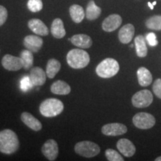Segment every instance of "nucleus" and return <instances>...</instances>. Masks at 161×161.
Returning a JSON list of instances; mask_svg holds the SVG:
<instances>
[{
	"instance_id": "30",
	"label": "nucleus",
	"mask_w": 161,
	"mask_h": 161,
	"mask_svg": "<svg viewBox=\"0 0 161 161\" xmlns=\"http://www.w3.org/2000/svg\"><path fill=\"white\" fill-rule=\"evenodd\" d=\"M34 86V84H32L31 78L29 76L25 75L22 78L21 81H20V88L23 90V92H27L29 91L30 89H31L32 86Z\"/></svg>"
},
{
	"instance_id": "6",
	"label": "nucleus",
	"mask_w": 161,
	"mask_h": 161,
	"mask_svg": "<svg viewBox=\"0 0 161 161\" xmlns=\"http://www.w3.org/2000/svg\"><path fill=\"white\" fill-rule=\"evenodd\" d=\"M133 123L140 129H149L155 125L156 120L154 116L151 114L145 112L138 113L133 117Z\"/></svg>"
},
{
	"instance_id": "18",
	"label": "nucleus",
	"mask_w": 161,
	"mask_h": 161,
	"mask_svg": "<svg viewBox=\"0 0 161 161\" xmlns=\"http://www.w3.org/2000/svg\"><path fill=\"white\" fill-rule=\"evenodd\" d=\"M21 120L25 125L26 126L29 127L31 130H35V131H39L42 129L41 122H40L37 119H36L32 114L28 112H23L21 114Z\"/></svg>"
},
{
	"instance_id": "14",
	"label": "nucleus",
	"mask_w": 161,
	"mask_h": 161,
	"mask_svg": "<svg viewBox=\"0 0 161 161\" xmlns=\"http://www.w3.org/2000/svg\"><path fill=\"white\" fill-rule=\"evenodd\" d=\"M46 72L39 66L33 67L30 71L29 77L31 78L32 84L34 86H40L46 83Z\"/></svg>"
},
{
	"instance_id": "5",
	"label": "nucleus",
	"mask_w": 161,
	"mask_h": 161,
	"mask_svg": "<svg viewBox=\"0 0 161 161\" xmlns=\"http://www.w3.org/2000/svg\"><path fill=\"white\" fill-rule=\"evenodd\" d=\"M74 150L78 155L84 158H93L100 152V147L98 144L91 141L84 140L78 142L74 147Z\"/></svg>"
},
{
	"instance_id": "12",
	"label": "nucleus",
	"mask_w": 161,
	"mask_h": 161,
	"mask_svg": "<svg viewBox=\"0 0 161 161\" xmlns=\"http://www.w3.org/2000/svg\"><path fill=\"white\" fill-rule=\"evenodd\" d=\"M122 19L119 14H111L105 18L102 23V29L106 32L115 31L121 25Z\"/></svg>"
},
{
	"instance_id": "34",
	"label": "nucleus",
	"mask_w": 161,
	"mask_h": 161,
	"mask_svg": "<svg viewBox=\"0 0 161 161\" xmlns=\"http://www.w3.org/2000/svg\"><path fill=\"white\" fill-rule=\"evenodd\" d=\"M148 5L149 6V8H150L152 9V10L153 8H154V5H153L151 3H149V2H148Z\"/></svg>"
},
{
	"instance_id": "7",
	"label": "nucleus",
	"mask_w": 161,
	"mask_h": 161,
	"mask_svg": "<svg viewBox=\"0 0 161 161\" xmlns=\"http://www.w3.org/2000/svg\"><path fill=\"white\" fill-rule=\"evenodd\" d=\"M132 104L135 108H145L150 106L153 102V95L148 90H142L136 92L131 98Z\"/></svg>"
},
{
	"instance_id": "11",
	"label": "nucleus",
	"mask_w": 161,
	"mask_h": 161,
	"mask_svg": "<svg viewBox=\"0 0 161 161\" xmlns=\"http://www.w3.org/2000/svg\"><path fill=\"white\" fill-rule=\"evenodd\" d=\"M116 147L119 152L127 158H130L136 152V147L134 143L130 140L125 138L120 139L116 143Z\"/></svg>"
},
{
	"instance_id": "31",
	"label": "nucleus",
	"mask_w": 161,
	"mask_h": 161,
	"mask_svg": "<svg viewBox=\"0 0 161 161\" xmlns=\"http://www.w3.org/2000/svg\"><path fill=\"white\" fill-rule=\"evenodd\" d=\"M152 90L154 93L155 94L157 97L161 99V79L160 78H158L154 80V84H153Z\"/></svg>"
},
{
	"instance_id": "27",
	"label": "nucleus",
	"mask_w": 161,
	"mask_h": 161,
	"mask_svg": "<svg viewBox=\"0 0 161 161\" xmlns=\"http://www.w3.org/2000/svg\"><path fill=\"white\" fill-rule=\"evenodd\" d=\"M146 25L149 29L160 31L161 30V16L154 15L148 18L146 22Z\"/></svg>"
},
{
	"instance_id": "3",
	"label": "nucleus",
	"mask_w": 161,
	"mask_h": 161,
	"mask_svg": "<svg viewBox=\"0 0 161 161\" xmlns=\"http://www.w3.org/2000/svg\"><path fill=\"white\" fill-rule=\"evenodd\" d=\"M64 109V103L58 98H51L44 100L40 104V112L45 117H55L60 115Z\"/></svg>"
},
{
	"instance_id": "36",
	"label": "nucleus",
	"mask_w": 161,
	"mask_h": 161,
	"mask_svg": "<svg viewBox=\"0 0 161 161\" xmlns=\"http://www.w3.org/2000/svg\"><path fill=\"white\" fill-rule=\"evenodd\" d=\"M156 4H157V2H155V1H154V3H152V5H156Z\"/></svg>"
},
{
	"instance_id": "29",
	"label": "nucleus",
	"mask_w": 161,
	"mask_h": 161,
	"mask_svg": "<svg viewBox=\"0 0 161 161\" xmlns=\"http://www.w3.org/2000/svg\"><path fill=\"white\" fill-rule=\"evenodd\" d=\"M28 8L31 12L40 11L43 8V2L42 0H29L27 3Z\"/></svg>"
},
{
	"instance_id": "25",
	"label": "nucleus",
	"mask_w": 161,
	"mask_h": 161,
	"mask_svg": "<svg viewBox=\"0 0 161 161\" xmlns=\"http://www.w3.org/2000/svg\"><path fill=\"white\" fill-rule=\"evenodd\" d=\"M69 14L72 19L75 23H81L85 17V13L83 8L78 5H72L69 8Z\"/></svg>"
},
{
	"instance_id": "19",
	"label": "nucleus",
	"mask_w": 161,
	"mask_h": 161,
	"mask_svg": "<svg viewBox=\"0 0 161 161\" xmlns=\"http://www.w3.org/2000/svg\"><path fill=\"white\" fill-rule=\"evenodd\" d=\"M50 90L52 93L57 95H68L71 92V87L66 82L58 80L52 84Z\"/></svg>"
},
{
	"instance_id": "4",
	"label": "nucleus",
	"mask_w": 161,
	"mask_h": 161,
	"mask_svg": "<svg viewBox=\"0 0 161 161\" xmlns=\"http://www.w3.org/2000/svg\"><path fill=\"white\" fill-rule=\"evenodd\" d=\"M119 63L114 58H106L102 60L96 66V72L101 78H110L114 77L119 72Z\"/></svg>"
},
{
	"instance_id": "17",
	"label": "nucleus",
	"mask_w": 161,
	"mask_h": 161,
	"mask_svg": "<svg viewBox=\"0 0 161 161\" xmlns=\"http://www.w3.org/2000/svg\"><path fill=\"white\" fill-rule=\"evenodd\" d=\"M71 43L80 49H89L92 45V40L89 35L78 34L70 38Z\"/></svg>"
},
{
	"instance_id": "15",
	"label": "nucleus",
	"mask_w": 161,
	"mask_h": 161,
	"mask_svg": "<svg viewBox=\"0 0 161 161\" xmlns=\"http://www.w3.org/2000/svg\"><path fill=\"white\" fill-rule=\"evenodd\" d=\"M135 33V29L132 24H126L119 31V40L122 43L128 44L131 41Z\"/></svg>"
},
{
	"instance_id": "16",
	"label": "nucleus",
	"mask_w": 161,
	"mask_h": 161,
	"mask_svg": "<svg viewBox=\"0 0 161 161\" xmlns=\"http://www.w3.org/2000/svg\"><path fill=\"white\" fill-rule=\"evenodd\" d=\"M28 26L34 33L40 36H47L49 31L47 26L39 19H31L28 23Z\"/></svg>"
},
{
	"instance_id": "10",
	"label": "nucleus",
	"mask_w": 161,
	"mask_h": 161,
	"mask_svg": "<svg viewBox=\"0 0 161 161\" xmlns=\"http://www.w3.org/2000/svg\"><path fill=\"white\" fill-rule=\"evenodd\" d=\"M127 130H128L127 127L125 125L119 123V122L104 125L102 128V134L106 136H120L125 134Z\"/></svg>"
},
{
	"instance_id": "24",
	"label": "nucleus",
	"mask_w": 161,
	"mask_h": 161,
	"mask_svg": "<svg viewBox=\"0 0 161 161\" xmlns=\"http://www.w3.org/2000/svg\"><path fill=\"white\" fill-rule=\"evenodd\" d=\"M60 68H61V64L60 61L55 58H51L48 60L47 65H46V75L49 78H54L55 75H57L58 72L60 71Z\"/></svg>"
},
{
	"instance_id": "21",
	"label": "nucleus",
	"mask_w": 161,
	"mask_h": 161,
	"mask_svg": "<svg viewBox=\"0 0 161 161\" xmlns=\"http://www.w3.org/2000/svg\"><path fill=\"white\" fill-rule=\"evenodd\" d=\"M51 32L52 36L57 39H61L66 35V30L64 29V23L60 18H56L52 22Z\"/></svg>"
},
{
	"instance_id": "32",
	"label": "nucleus",
	"mask_w": 161,
	"mask_h": 161,
	"mask_svg": "<svg viewBox=\"0 0 161 161\" xmlns=\"http://www.w3.org/2000/svg\"><path fill=\"white\" fill-rule=\"evenodd\" d=\"M146 40L151 46H156L158 44L155 34L153 33V32H150L146 35Z\"/></svg>"
},
{
	"instance_id": "1",
	"label": "nucleus",
	"mask_w": 161,
	"mask_h": 161,
	"mask_svg": "<svg viewBox=\"0 0 161 161\" xmlns=\"http://www.w3.org/2000/svg\"><path fill=\"white\" fill-rule=\"evenodd\" d=\"M19 148V139L14 130L5 129L0 131V152L11 154L17 152Z\"/></svg>"
},
{
	"instance_id": "22",
	"label": "nucleus",
	"mask_w": 161,
	"mask_h": 161,
	"mask_svg": "<svg viewBox=\"0 0 161 161\" xmlns=\"http://www.w3.org/2000/svg\"><path fill=\"white\" fill-rule=\"evenodd\" d=\"M134 45L136 48V55L140 58H145L148 54V48L146 41L142 35L136 36L134 39Z\"/></svg>"
},
{
	"instance_id": "13",
	"label": "nucleus",
	"mask_w": 161,
	"mask_h": 161,
	"mask_svg": "<svg viewBox=\"0 0 161 161\" xmlns=\"http://www.w3.org/2000/svg\"><path fill=\"white\" fill-rule=\"evenodd\" d=\"M23 44L26 49L32 52H37L43 46V40L38 36L28 35L24 38Z\"/></svg>"
},
{
	"instance_id": "33",
	"label": "nucleus",
	"mask_w": 161,
	"mask_h": 161,
	"mask_svg": "<svg viewBox=\"0 0 161 161\" xmlns=\"http://www.w3.org/2000/svg\"><path fill=\"white\" fill-rule=\"evenodd\" d=\"M8 18V11L3 5H0V26L5 23Z\"/></svg>"
},
{
	"instance_id": "35",
	"label": "nucleus",
	"mask_w": 161,
	"mask_h": 161,
	"mask_svg": "<svg viewBox=\"0 0 161 161\" xmlns=\"http://www.w3.org/2000/svg\"><path fill=\"white\" fill-rule=\"evenodd\" d=\"M155 161H161V156L158 157V158H157L155 159Z\"/></svg>"
},
{
	"instance_id": "20",
	"label": "nucleus",
	"mask_w": 161,
	"mask_h": 161,
	"mask_svg": "<svg viewBox=\"0 0 161 161\" xmlns=\"http://www.w3.org/2000/svg\"><path fill=\"white\" fill-rule=\"evenodd\" d=\"M138 82L141 86H148L152 82V75L146 67L139 68L136 72Z\"/></svg>"
},
{
	"instance_id": "28",
	"label": "nucleus",
	"mask_w": 161,
	"mask_h": 161,
	"mask_svg": "<svg viewBox=\"0 0 161 161\" xmlns=\"http://www.w3.org/2000/svg\"><path fill=\"white\" fill-rule=\"evenodd\" d=\"M105 156L109 161H124V158L116 151L108 148L105 151Z\"/></svg>"
},
{
	"instance_id": "9",
	"label": "nucleus",
	"mask_w": 161,
	"mask_h": 161,
	"mask_svg": "<svg viewBox=\"0 0 161 161\" xmlns=\"http://www.w3.org/2000/svg\"><path fill=\"white\" fill-rule=\"evenodd\" d=\"M42 153L50 161L55 160L58 155V145L55 140H48L43 145L41 148Z\"/></svg>"
},
{
	"instance_id": "23",
	"label": "nucleus",
	"mask_w": 161,
	"mask_h": 161,
	"mask_svg": "<svg viewBox=\"0 0 161 161\" xmlns=\"http://www.w3.org/2000/svg\"><path fill=\"white\" fill-rule=\"evenodd\" d=\"M102 13V9L96 5L93 0H90L86 6L85 16L89 20H95L98 19Z\"/></svg>"
},
{
	"instance_id": "26",
	"label": "nucleus",
	"mask_w": 161,
	"mask_h": 161,
	"mask_svg": "<svg viewBox=\"0 0 161 161\" xmlns=\"http://www.w3.org/2000/svg\"><path fill=\"white\" fill-rule=\"evenodd\" d=\"M20 58L23 60V69L25 70L31 69L34 64L33 52L28 49L23 50L20 53Z\"/></svg>"
},
{
	"instance_id": "8",
	"label": "nucleus",
	"mask_w": 161,
	"mask_h": 161,
	"mask_svg": "<svg viewBox=\"0 0 161 161\" xmlns=\"http://www.w3.org/2000/svg\"><path fill=\"white\" fill-rule=\"evenodd\" d=\"M2 65L4 69L8 71H18L23 68V60L20 57H15L11 55H5L2 59Z\"/></svg>"
},
{
	"instance_id": "2",
	"label": "nucleus",
	"mask_w": 161,
	"mask_h": 161,
	"mask_svg": "<svg viewBox=\"0 0 161 161\" xmlns=\"http://www.w3.org/2000/svg\"><path fill=\"white\" fill-rule=\"evenodd\" d=\"M66 61L68 65L72 69H83L88 65L90 61L89 54L80 49H73L67 53Z\"/></svg>"
}]
</instances>
